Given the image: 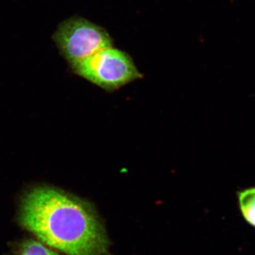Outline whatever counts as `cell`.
Masks as SVG:
<instances>
[{"mask_svg":"<svg viewBox=\"0 0 255 255\" xmlns=\"http://www.w3.org/2000/svg\"><path fill=\"white\" fill-rule=\"evenodd\" d=\"M19 221L42 243L67 255H104L110 241L93 206L58 189L38 187L23 197Z\"/></svg>","mask_w":255,"mask_h":255,"instance_id":"cell-1","label":"cell"},{"mask_svg":"<svg viewBox=\"0 0 255 255\" xmlns=\"http://www.w3.org/2000/svg\"><path fill=\"white\" fill-rule=\"evenodd\" d=\"M72 68L82 78L109 91L142 78L130 55L113 46L97 52Z\"/></svg>","mask_w":255,"mask_h":255,"instance_id":"cell-2","label":"cell"},{"mask_svg":"<svg viewBox=\"0 0 255 255\" xmlns=\"http://www.w3.org/2000/svg\"><path fill=\"white\" fill-rule=\"evenodd\" d=\"M53 38L71 66L113 46L112 37L105 28L80 16H73L60 23Z\"/></svg>","mask_w":255,"mask_h":255,"instance_id":"cell-3","label":"cell"},{"mask_svg":"<svg viewBox=\"0 0 255 255\" xmlns=\"http://www.w3.org/2000/svg\"><path fill=\"white\" fill-rule=\"evenodd\" d=\"M237 195L243 218L248 224L255 228V187L238 191Z\"/></svg>","mask_w":255,"mask_h":255,"instance_id":"cell-4","label":"cell"},{"mask_svg":"<svg viewBox=\"0 0 255 255\" xmlns=\"http://www.w3.org/2000/svg\"><path fill=\"white\" fill-rule=\"evenodd\" d=\"M15 255H60L41 242L28 240L23 242Z\"/></svg>","mask_w":255,"mask_h":255,"instance_id":"cell-5","label":"cell"}]
</instances>
